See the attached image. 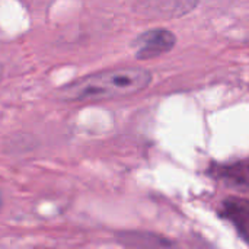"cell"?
Listing matches in <instances>:
<instances>
[{
	"instance_id": "6da1fadb",
	"label": "cell",
	"mask_w": 249,
	"mask_h": 249,
	"mask_svg": "<svg viewBox=\"0 0 249 249\" xmlns=\"http://www.w3.org/2000/svg\"><path fill=\"white\" fill-rule=\"evenodd\" d=\"M152 73L139 67H123L90 74L66 85L60 92L64 101H102L137 93L149 86Z\"/></svg>"
},
{
	"instance_id": "7a4b0ae2",
	"label": "cell",
	"mask_w": 249,
	"mask_h": 249,
	"mask_svg": "<svg viewBox=\"0 0 249 249\" xmlns=\"http://www.w3.org/2000/svg\"><path fill=\"white\" fill-rule=\"evenodd\" d=\"M177 38L175 35L168 31V29H152L134 41V51H136V58L137 60H149L159 57L175 45Z\"/></svg>"
},
{
	"instance_id": "3957f363",
	"label": "cell",
	"mask_w": 249,
	"mask_h": 249,
	"mask_svg": "<svg viewBox=\"0 0 249 249\" xmlns=\"http://www.w3.org/2000/svg\"><path fill=\"white\" fill-rule=\"evenodd\" d=\"M209 172L222 184L244 193H249V159L238 160L233 163L213 165Z\"/></svg>"
},
{
	"instance_id": "277c9868",
	"label": "cell",
	"mask_w": 249,
	"mask_h": 249,
	"mask_svg": "<svg viewBox=\"0 0 249 249\" xmlns=\"http://www.w3.org/2000/svg\"><path fill=\"white\" fill-rule=\"evenodd\" d=\"M222 216L229 220L238 233L249 244V200L229 197L222 204Z\"/></svg>"
},
{
	"instance_id": "5b68a950",
	"label": "cell",
	"mask_w": 249,
	"mask_h": 249,
	"mask_svg": "<svg viewBox=\"0 0 249 249\" xmlns=\"http://www.w3.org/2000/svg\"><path fill=\"white\" fill-rule=\"evenodd\" d=\"M196 3L197 0H149L142 4V10L159 15V18H171L190 12Z\"/></svg>"
}]
</instances>
